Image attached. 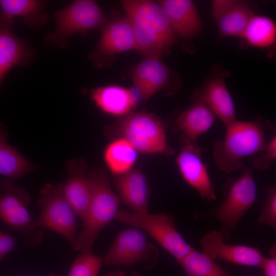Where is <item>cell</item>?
Instances as JSON below:
<instances>
[{
	"label": "cell",
	"mask_w": 276,
	"mask_h": 276,
	"mask_svg": "<svg viewBox=\"0 0 276 276\" xmlns=\"http://www.w3.org/2000/svg\"><path fill=\"white\" fill-rule=\"evenodd\" d=\"M115 188L122 202L132 212L146 213L151 196L148 179L140 169H132L129 172L113 179Z\"/></svg>",
	"instance_id": "obj_18"
},
{
	"label": "cell",
	"mask_w": 276,
	"mask_h": 276,
	"mask_svg": "<svg viewBox=\"0 0 276 276\" xmlns=\"http://www.w3.org/2000/svg\"><path fill=\"white\" fill-rule=\"evenodd\" d=\"M131 77L142 98L148 101L170 82V68L161 58L145 57L133 68Z\"/></svg>",
	"instance_id": "obj_17"
},
{
	"label": "cell",
	"mask_w": 276,
	"mask_h": 276,
	"mask_svg": "<svg viewBox=\"0 0 276 276\" xmlns=\"http://www.w3.org/2000/svg\"><path fill=\"white\" fill-rule=\"evenodd\" d=\"M106 130L107 134L125 139L142 153L169 155L173 153L167 144L164 122L152 113L131 112L119 117Z\"/></svg>",
	"instance_id": "obj_4"
},
{
	"label": "cell",
	"mask_w": 276,
	"mask_h": 276,
	"mask_svg": "<svg viewBox=\"0 0 276 276\" xmlns=\"http://www.w3.org/2000/svg\"><path fill=\"white\" fill-rule=\"evenodd\" d=\"M181 149L176 157L179 172L185 182L195 189L202 198L209 201L216 199L215 187L206 166L201 158L202 150L197 143L182 137Z\"/></svg>",
	"instance_id": "obj_11"
},
{
	"label": "cell",
	"mask_w": 276,
	"mask_h": 276,
	"mask_svg": "<svg viewBox=\"0 0 276 276\" xmlns=\"http://www.w3.org/2000/svg\"><path fill=\"white\" fill-rule=\"evenodd\" d=\"M186 276H229V273L202 252L193 249L179 263Z\"/></svg>",
	"instance_id": "obj_27"
},
{
	"label": "cell",
	"mask_w": 276,
	"mask_h": 276,
	"mask_svg": "<svg viewBox=\"0 0 276 276\" xmlns=\"http://www.w3.org/2000/svg\"><path fill=\"white\" fill-rule=\"evenodd\" d=\"M275 245L270 249V257H265L260 266L265 276H276V252Z\"/></svg>",
	"instance_id": "obj_33"
},
{
	"label": "cell",
	"mask_w": 276,
	"mask_h": 276,
	"mask_svg": "<svg viewBox=\"0 0 276 276\" xmlns=\"http://www.w3.org/2000/svg\"><path fill=\"white\" fill-rule=\"evenodd\" d=\"M240 176L231 186L225 199L212 214L221 223L220 232L229 239L236 225L257 200V188L251 168L245 165Z\"/></svg>",
	"instance_id": "obj_9"
},
{
	"label": "cell",
	"mask_w": 276,
	"mask_h": 276,
	"mask_svg": "<svg viewBox=\"0 0 276 276\" xmlns=\"http://www.w3.org/2000/svg\"><path fill=\"white\" fill-rule=\"evenodd\" d=\"M13 24V18L0 11V85L10 69L28 66L35 58L29 43L14 33Z\"/></svg>",
	"instance_id": "obj_14"
},
{
	"label": "cell",
	"mask_w": 276,
	"mask_h": 276,
	"mask_svg": "<svg viewBox=\"0 0 276 276\" xmlns=\"http://www.w3.org/2000/svg\"><path fill=\"white\" fill-rule=\"evenodd\" d=\"M30 201L27 191L10 179L0 181V220L20 233L26 246H34L42 242L43 231L29 214Z\"/></svg>",
	"instance_id": "obj_7"
},
{
	"label": "cell",
	"mask_w": 276,
	"mask_h": 276,
	"mask_svg": "<svg viewBox=\"0 0 276 276\" xmlns=\"http://www.w3.org/2000/svg\"><path fill=\"white\" fill-rule=\"evenodd\" d=\"M130 276H139V275L137 272H134Z\"/></svg>",
	"instance_id": "obj_35"
},
{
	"label": "cell",
	"mask_w": 276,
	"mask_h": 276,
	"mask_svg": "<svg viewBox=\"0 0 276 276\" xmlns=\"http://www.w3.org/2000/svg\"><path fill=\"white\" fill-rule=\"evenodd\" d=\"M137 152L127 140L117 138L106 147L103 157L111 173L119 176L133 169L137 158Z\"/></svg>",
	"instance_id": "obj_24"
},
{
	"label": "cell",
	"mask_w": 276,
	"mask_h": 276,
	"mask_svg": "<svg viewBox=\"0 0 276 276\" xmlns=\"http://www.w3.org/2000/svg\"><path fill=\"white\" fill-rule=\"evenodd\" d=\"M254 15L252 9L245 2L236 1L234 5L217 21L219 36L241 37Z\"/></svg>",
	"instance_id": "obj_26"
},
{
	"label": "cell",
	"mask_w": 276,
	"mask_h": 276,
	"mask_svg": "<svg viewBox=\"0 0 276 276\" xmlns=\"http://www.w3.org/2000/svg\"><path fill=\"white\" fill-rule=\"evenodd\" d=\"M276 158V136H273L267 142L263 149L254 159L252 164L255 168L259 170L269 169Z\"/></svg>",
	"instance_id": "obj_30"
},
{
	"label": "cell",
	"mask_w": 276,
	"mask_h": 276,
	"mask_svg": "<svg viewBox=\"0 0 276 276\" xmlns=\"http://www.w3.org/2000/svg\"><path fill=\"white\" fill-rule=\"evenodd\" d=\"M235 0H215L212 3L211 14L218 21L235 3Z\"/></svg>",
	"instance_id": "obj_32"
},
{
	"label": "cell",
	"mask_w": 276,
	"mask_h": 276,
	"mask_svg": "<svg viewBox=\"0 0 276 276\" xmlns=\"http://www.w3.org/2000/svg\"><path fill=\"white\" fill-rule=\"evenodd\" d=\"M6 127L0 123V175L16 179L34 170L36 166L7 142Z\"/></svg>",
	"instance_id": "obj_23"
},
{
	"label": "cell",
	"mask_w": 276,
	"mask_h": 276,
	"mask_svg": "<svg viewBox=\"0 0 276 276\" xmlns=\"http://www.w3.org/2000/svg\"><path fill=\"white\" fill-rule=\"evenodd\" d=\"M65 167L67 178L63 183V192L76 216L83 220L91 200L86 174L87 165L83 158L73 159L67 162Z\"/></svg>",
	"instance_id": "obj_15"
},
{
	"label": "cell",
	"mask_w": 276,
	"mask_h": 276,
	"mask_svg": "<svg viewBox=\"0 0 276 276\" xmlns=\"http://www.w3.org/2000/svg\"><path fill=\"white\" fill-rule=\"evenodd\" d=\"M38 204L40 212L34 220L36 226L52 230L72 243L76 237V215L64 197L63 183L45 185Z\"/></svg>",
	"instance_id": "obj_8"
},
{
	"label": "cell",
	"mask_w": 276,
	"mask_h": 276,
	"mask_svg": "<svg viewBox=\"0 0 276 276\" xmlns=\"http://www.w3.org/2000/svg\"><path fill=\"white\" fill-rule=\"evenodd\" d=\"M176 36L185 40L196 38L202 30V21L194 3L191 0H160Z\"/></svg>",
	"instance_id": "obj_19"
},
{
	"label": "cell",
	"mask_w": 276,
	"mask_h": 276,
	"mask_svg": "<svg viewBox=\"0 0 276 276\" xmlns=\"http://www.w3.org/2000/svg\"><path fill=\"white\" fill-rule=\"evenodd\" d=\"M103 258L91 252H81L74 261L67 276H98Z\"/></svg>",
	"instance_id": "obj_28"
},
{
	"label": "cell",
	"mask_w": 276,
	"mask_h": 276,
	"mask_svg": "<svg viewBox=\"0 0 276 276\" xmlns=\"http://www.w3.org/2000/svg\"><path fill=\"white\" fill-rule=\"evenodd\" d=\"M121 5L131 25L136 51L145 57L161 58L177 42V36L158 2L122 0Z\"/></svg>",
	"instance_id": "obj_1"
},
{
	"label": "cell",
	"mask_w": 276,
	"mask_h": 276,
	"mask_svg": "<svg viewBox=\"0 0 276 276\" xmlns=\"http://www.w3.org/2000/svg\"><path fill=\"white\" fill-rule=\"evenodd\" d=\"M159 257V250L144 232L131 227L117 234L103 259L108 266H131L140 263L150 269L156 265Z\"/></svg>",
	"instance_id": "obj_10"
},
{
	"label": "cell",
	"mask_w": 276,
	"mask_h": 276,
	"mask_svg": "<svg viewBox=\"0 0 276 276\" xmlns=\"http://www.w3.org/2000/svg\"><path fill=\"white\" fill-rule=\"evenodd\" d=\"M91 100L102 112L122 117L131 112L136 105L133 92L129 88L116 84L87 89Z\"/></svg>",
	"instance_id": "obj_20"
},
{
	"label": "cell",
	"mask_w": 276,
	"mask_h": 276,
	"mask_svg": "<svg viewBox=\"0 0 276 276\" xmlns=\"http://www.w3.org/2000/svg\"><path fill=\"white\" fill-rule=\"evenodd\" d=\"M265 193V200L258 223L274 229L276 227V188L274 186H270L267 188Z\"/></svg>",
	"instance_id": "obj_29"
},
{
	"label": "cell",
	"mask_w": 276,
	"mask_h": 276,
	"mask_svg": "<svg viewBox=\"0 0 276 276\" xmlns=\"http://www.w3.org/2000/svg\"><path fill=\"white\" fill-rule=\"evenodd\" d=\"M101 31L97 47L89 55L90 60L97 67L102 66L104 59L108 57L136 50L133 31L126 16L108 20Z\"/></svg>",
	"instance_id": "obj_12"
},
{
	"label": "cell",
	"mask_w": 276,
	"mask_h": 276,
	"mask_svg": "<svg viewBox=\"0 0 276 276\" xmlns=\"http://www.w3.org/2000/svg\"><path fill=\"white\" fill-rule=\"evenodd\" d=\"M225 127L223 139L214 143L213 155L217 167L231 173L243 168V158L263 150L267 142L266 132L272 128V125L262 119L236 120Z\"/></svg>",
	"instance_id": "obj_2"
},
{
	"label": "cell",
	"mask_w": 276,
	"mask_h": 276,
	"mask_svg": "<svg viewBox=\"0 0 276 276\" xmlns=\"http://www.w3.org/2000/svg\"><path fill=\"white\" fill-rule=\"evenodd\" d=\"M53 13L55 30L45 35L44 42L58 49L68 48L72 35L101 29L108 20L101 8L93 0H76Z\"/></svg>",
	"instance_id": "obj_5"
},
{
	"label": "cell",
	"mask_w": 276,
	"mask_h": 276,
	"mask_svg": "<svg viewBox=\"0 0 276 276\" xmlns=\"http://www.w3.org/2000/svg\"><path fill=\"white\" fill-rule=\"evenodd\" d=\"M47 4L40 0H0V11L12 18H22L27 27L39 31L50 19L44 10Z\"/></svg>",
	"instance_id": "obj_22"
},
{
	"label": "cell",
	"mask_w": 276,
	"mask_h": 276,
	"mask_svg": "<svg viewBox=\"0 0 276 276\" xmlns=\"http://www.w3.org/2000/svg\"><path fill=\"white\" fill-rule=\"evenodd\" d=\"M106 276H125V273L121 271L110 272L107 273Z\"/></svg>",
	"instance_id": "obj_34"
},
{
	"label": "cell",
	"mask_w": 276,
	"mask_h": 276,
	"mask_svg": "<svg viewBox=\"0 0 276 276\" xmlns=\"http://www.w3.org/2000/svg\"><path fill=\"white\" fill-rule=\"evenodd\" d=\"M193 103L177 118L175 125L181 133V137L193 143L204 134L214 124L216 116L202 101L193 100Z\"/></svg>",
	"instance_id": "obj_21"
},
{
	"label": "cell",
	"mask_w": 276,
	"mask_h": 276,
	"mask_svg": "<svg viewBox=\"0 0 276 276\" xmlns=\"http://www.w3.org/2000/svg\"><path fill=\"white\" fill-rule=\"evenodd\" d=\"M241 37L249 45L261 48H269L275 42V24L269 17L254 14Z\"/></svg>",
	"instance_id": "obj_25"
},
{
	"label": "cell",
	"mask_w": 276,
	"mask_h": 276,
	"mask_svg": "<svg viewBox=\"0 0 276 276\" xmlns=\"http://www.w3.org/2000/svg\"><path fill=\"white\" fill-rule=\"evenodd\" d=\"M87 178L91 191L90 203L82 220L83 228L72 243L73 249L81 252H92L100 232L115 219L120 200L112 191L103 168L89 171Z\"/></svg>",
	"instance_id": "obj_3"
},
{
	"label": "cell",
	"mask_w": 276,
	"mask_h": 276,
	"mask_svg": "<svg viewBox=\"0 0 276 276\" xmlns=\"http://www.w3.org/2000/svg\"><path fill=\"white\" fill-rule=\"evenodd\" d=\"M192 100L204 102L226 127L236 121L233 99L222 76H212L199 88L196 89Z\"/></svg>",
	"instance_id": "obj_16"
},
{
	"label": "cell",
	"mask_w": 276,
	"mask_h": 276,
	"mask_svg": "<svg viewBox=\"0 0 276 276\" xmlns=\"http://www.w3.org/2000/svg\"><path fill=\"white\" fill-rule=\"evenodd\" d=\"M50 276H60V275H58V274H51V275H50Z\"/></svg>",
	"instance_id": "obj_36"
},
{
	"label": "cell",
	"mask_w": 276,
	"mask_h": 276,
	"mask_svg": "<svg viewBox=\"0 0 276 276\" xmlns=\"http://www.w3.org/2000/svg\"><path fill=\"white\" fill-rule=\"evenodd\" d=\"M220 231H212L200 239L202 252L213 261L221 259L234 264L260 267L265 257L257 247L224 242Z\"/></svg>",
	"instance_id": "obj_13"
},
{
	"label": "cell",
	"mask_w": 276,
	"mask_h": 276,
	"mask_svg": "<svg viewBox=\"0 0 276 276\" xmlns=\"http://www.w3.org/2000/svg\"><path fill=\"white\" fill-rule=\"evenodd\" d=\"M114 219L149 235L178 263L194 249L178 232L175 217L171 214L164 212L136 213L123 210L118 211Z\"/></svg>",
	"instance_id": "obj_6"
},
{
	"label": "cell",
	"mask_w": 276,
	"mask_h": 276,
	"mask_svg": "<svg viewBox=\"0 0 276 276\" xmlns=\"http://www.w3.org/2000/svg\"><path fill=\"white\" fill-rule=\"evenodd\" d=\"M16 247L15 238L8 233L0 231V261Z\"/></svg>",
	"instance_id": "obj_31"
}]
</instances>
